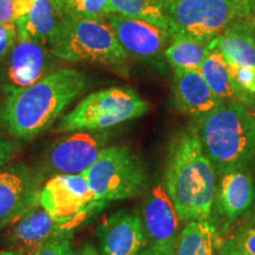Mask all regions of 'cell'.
Instances as JSON below:
<instances>
[{
	"instance_id": "obj_1",
	"label": "cell",
	"mask_w": 255,
	"mask_h": 255,
	"mask_svg": "<svg viewBox=\"0 0 255 255\" xmlns=\"http://www.w3.org/2000/svg\"><path fill=\"white\" fill-rule=\"evenodd\" d=\"M87 88L84 72L56 70L31 87L6 94L2 122L9 135L31 141L46 131Z\"/></svg>"
},
{
	"instance_id": "obj_2",
	"label": "cell",
	"mask_w": 255,
	"mask_h": 255,
	"mask_svg": "<svg viewBox=\"0 0 255 255\" xmlns=\"http://www.w3.org/2000/svg\"><path fill=\"white\" fill-rule=\"evenodd\" d=\"M163 186L182 221H208L216 199V173L190 126L169 146Z\"/></svg>"
},
{
	"instance_id": "obj_3",
	"label": "cell",
	"mask_w": 255,
	"mask_h": 255,
	"mask_svg": "<svg viewBox=\"0 0 255 255\" xmlns=\"http://www.w3.org/2000/svg\"><path fill=\"white\" fill-rule=\"evenodd\" d=\"M216 175L246 170L255 156V114L238 103H222L191 121Z\"/></svg>"
},
{
	"instance_id": "obj_4",
	"label": "cell",
	"mask_w": 255,
	"mask_h": 255,
	"mask_svg": "<svg viewBox=\"0 0 255 255\" xmlns=\"http://www.w3.org/2000/svg\"><path fill=\"white\" fill-rule=\"evenodd\" d=\"M49 49L53 57L71 63L124 66L128 60L127 52L105 18L63 15L58 19Z\"/></svg>"
},
{
	"instance_id": "obj_5",
	"label": "cell",
	"mask_w": 255,
	"mask_h": 255,
	"mask_svg": "<svg viewBox=\"0 0 255 255\" xmlns=\"http://www.w3.org/2000/svg\"><path fill=\"white\" fill-rule=\"evenodd\" d=\"M170 39L214 40L240 19L250 18L254 1L238 0H164Z\"/></svg>"
},
{
	"instance_id": "obj_6",
	"label": "cell",
	"mask_w": 255,
	"mask_h": 255,
	"mask_svg": "<svg viewBox=\"0 0 255 255\" xmlns=\"http://www.w3.org/2000/svg\"><path fill=\"white\" fill-rule=\"evenodd\" d=\"M149 105L135 90L113 87L87 96L57 124L59 132L103 131L141 117Z\"/></svg>"
},
{
	"instance_id": "obj_7",
	"label": "cell",
	"mask_w": 255,
	"mask_h": 255,
	"mask_svg": "<svg viewBox=\"0 0 255 255\" xmlns=\"http://www.w3.org/2000/svg\"><path fill=\"white\" fill-rule=\"evenodd\" d=\"M84 175L96 197L108 203L139 195L148 184L141 161L126 145L105 146Z\"/></svg>"
},
{
	"instance_id": "obj_8",
	"label": "cell",
	"mask_w": 255,
	"mask_h": 255,
	"mask_svg": "<svg viewBox=\"0 0 255 255\" xmlns=\"http://www.w3.org/2000/svg\"><path fill=\"white\" fill-rule=\"evenodd\" d=\"M38 203L71 232L108 205L96 197L84 174L53 175L41 187Z\"/></svg>"
},
{
	"instance_id": "obj_9",
	"label": "cell",
	"mask_w": 255,
	"mask_h": 255,
	"mask_svg": "<svg viewBox=\"0 0 255 255\" xmlns=\"http://www.w3.org/2000/svg\"><path fill=\"white\" fill-rule=\"evenodd\" d=\"M109 141L107 131H75L53 143L44 158V171L53 175L84 174Z\"/></svg>"
},
{
	"instance_id": "obj_10",
	"label": "cell",
	"mask_w": 255,
	"mask_h": 255,
	"mask_svg": "<svg viewBox=\"0 0 255 255\" xmlns=\"http://www.w3.org/2000/svg\"><path fill=\"white\" fill-rule=\"evenodd\" d=\"M50 49L37 41L18 39L0 60V85L4 95L36 84L51 73L52 60Z\"/></svg>"
},
{
	"instance_id": "obj_11",
	"label": "cell",
	"mask_w": 255,
	"mask_h": 255,
	"mask_svg": "<svg viewBox=\"0 0 255 255\" xmlns=\"http://www.w3.org/2000/svg\"><path fill=\"white\" fill-rule=\"evenodd\" d=\"M141 219L148 246L174 254L181 233V218L163 183H156L146 193Z\"/></svg>"
},
{
	"instance_id": "obj_12",
	"label": "cell",
	"mask_w": 255,
	"mask_h": 255,
	"mask_svg": "<svg viewBox=\"0 0 255 255\" xmlns=\"http://www.w3.org/2000/svg\"><path fill=\"white\" fill-rule=\"evenodd\" d=\"M128 56L154 62L164 56V47L170 41L169 31L154 24L124 15L109 13L105 15Z\"/></svg>"
},
{
	"instance_id": "obj_13",
	"label": "cell",
	"mask_w": 255,
	"mask_h": 255,
	"mask_svg": "<svg viewBox=\"0 0 255 255\" xmlns=\"http://www.w3.org/2000/svg\"><path fill=\"white\" fill-rule=\"evenodd\" d=\"M41 178L24 164L0 170V227L14 221L37 202Z\"/></svg>"
},
{
	"instance_id": "obj_14",
	"label": "cell",
	"mask_w": 255,
	"mask_h": 255,
	"mask_svg": "<svg viewBox=\"0 0 255 255\" xmlns=\"http://www.w3.org/2000/svg\"><path fill=\"white\" fill-rule=\"evenodd\" d=\"M101 255H138L148 246L141 215L133 210H119L96 228Z\"/></svg>"
},
{
	"instance_id": "obj_15",
	"label": "cell",
	"mask_w": 255,
	"mask_h": 255,
	"mask_svg": "<svg viewBox=\"0 0 255 255\" xmlns=\"http://www.w3.org/2000/svg\"><path fill=\"white\" fill-rule=\"evenodd\" d=\"M72 232L60 225L41 207L38 201L13 221L7 235L9 248L20 255H33L53 239Z\"/></svg>"
},
{
	"instance_id": "obj_16",
	"label": "cell",
	"mask_w": 255,
	"mask_h": 255,
	"mask_svg": "<svg viewBox=\"0 0 255 255\" xmlns=\"http://www.w3.org/2000/svg\"><path fill=\"white\" fill-rule=\"evenodd\" d=\"M173 95L177 109L193 120L205 116L222 104L199 71L174 69Z\"/></svg>"
},
{
	"instance_id": "obj_17",
	"label": "cell",
	"mask_w": 255,
	"mask_h": 255,
	"mask_svg": "<svg viewBox=\"0 0 255 255\" xmlns=\"http://www.w3.org/2000/svg\"><path fill=\"white\" fill-rule=\"evenodd\" d=\"M255 187L247 170H237L221 176L218 195L219 208L228 223L235 222L253 205Z\"/></svg>"
},
{
	"instance_id": "obj_18",
	"label": "cell",
	"mask_w": 255,
	"mask_h": 255,
	"mask_svg": "<svg viewBox=\"0 0 255 255\" xmlns=\"http://www.w3.org/2000/svg\"><path fill=\"white\" fill-rule=\"evenodd\" d=\"M215 45L227 63L255 68V28L248 18L229 25L215 38Z\"/></svg>"
},
{
	"instance_id": "obj_19",
	"label": "cell",
	"mask_w": 255,
	"mask_h": 255,
	"mask_svg": "<svg viewBox=\"0 0 255 255\" xmlns=\"http://www.w3.org/2000/svg\"><path fill=\"white\" fill-rule=\"evenodd\" d=\"M199 72L222 103H238L245 107L255 103L254 97L245 95L234 84L229 76L227 62L216 46L202 63Z\"/></svg>"
},
{
	"instance_id": "obj_20",
	"label": "cell",
	"mask_w": 255,
	"mask_h": 255,
	"mask_svg": "<svg viewBox=\"0 0 255 255\" xmlns=\"http://www.w3.org/2000/svg\"><path fill=\"white\" fill-rule=\"evenodd\" d=\"M57 23V12L50 0H31L27 13L15 21L17 38L49 46Z\"/></svg>"
},
{
	"instance_id": "obj_21",
	"label": "cell",
	"mask_w": 255,
	"mask_h": 255,
	"mask_svg": "<svg viewBox=\"0 0 255 255\" xmlns=\"http://www.w3.org/2000/svg\"><path fill=\"white\" fill-rule=\"evenodd\" d=\"M214 40H200L190 38L170 39L164 51V58L173 69L199 71L202 63L214 49Z\"/></svg>"
},
{
	"instance_id": "obj_22",
	"label": "cell",
	"mask_w": 255,
	"mask_h": 255,
	"mask_svg": "<svg viewBox=\"0 0 255 255\" xmlns=\"http://www.w3.org/2000/svg\"><path fill=\"white\" fill-rule=\"evenodd\" d=\"M173 255H215V232L208 221L187 222Z\"/></svg>"
},
{
	"instance_id": "obj_23",
	"label": "cell",
	"mask_w": 255,
	"mask_h": 255,
	"mask_svg": "<svg viewBox=\"0 0 255 255\" xmlns=\"http://www.w3.org/2000/svg\"><path fill=\"white\" fill-rule=\"evenodd\" d=\"M109 13L138 19L168 30L164 0H109Z\"/></svg>"
},
{
	"instance_id": "obj_24",
	"label": "cell",
	"mask_w": 255,
	"mask_h": 255,
	"mask_svg": "<svg viewBox=\"0 0 255 255\" xmlns=\"http://www.w3.org/2000/svg\"><path fill=\"white\" fill-rule=\"evenodd\" d=\"M109 0H57L53 4L57 15H76V17L104 19L108 14Z\"/></svg>"
},
{
	"instance_id": "obj_25",
	"label": "cell",
	"mask_w": 255,
	"mask_h": 255,
	"mask_svg": "<svg viewBox=\"0 0 255 255\" xmlns=\"http://www.w3.org/2000/svg\"><path fill=\"white\" fill-rule=\"evenodd\" d=\"M227 241L241 253L255 255V212L245 219Z\"/></svg>"
},
{
	"instance_id": "obj_26",
	"label": "cell",
	"mask_w": 255,
	"mask_h": 255,
	"mask_svg": "<svg viewBox=\"0 0 255 255\" xmlns=\"http://www.w3.org/2000/svg\"><path fill=\"white\" fill-rule=\"evenodd\" d=\"M228 72L234 84L245 95L255 98V68L239 66L235 64L227 63Z\"/></svg>"
},
{
	"instance_id": "obj_27",
	"label": "cell",
	"mask_w": 255,
	"mask_h": 255,
	"mask_svg": "<svg viewBox=\"0 0 255 255\" xmlns=\"http://www.w3.org/2000/svg\"><path fill=\"white\" fill-rule=\"evenodd\" d=\"M31 0H0V24H14L27 13Z\"/></svg>"
},
{
	"instance_id": "obj_28",
	"label": "cell",
	"mask_w": 255,
	"mask_h": 255,
	"mask_svg": "<svg viewBox=\"0 0 255 255\" xmlns=\"http://www.w3.org/2000/svg\"><path fill=\"white\" fill-rule=\"evenodd\" d=\"M73 253L71 237L64 235L46 242L33 255H73Z\"/></svg>"
},
{
	"instance_id": "obj_29",
	"label": "cell",
	"mask_w": 255,
	"mask_h": 255,
	"mask_svg": "<svg viewBox=\"0 0 255 255\" xmlns=\"http://www.w3.org/2000/svg\"><path fill=\"white\" fill-rule=\"evenodd\" d=\"M17 41V28L14 24H0V60L5 58Z\"/></svg>"
},
{
	"instance_id": "obj_30",
	"label": "cell",
	"mask_w": 255,
	"mask_h": 255,
	"mask_svg": "<svg viewBox=\"0 0 255 255\" xmlns=\"http://www.w3.org/2000/svg\"><path fill=\"white\" fill-rule=\"evenodd\" d=\"M18 146L14 142L0 137V168H2L17 152Z\"/></svg>"
},
{
	"instance_id": "obj_31",
	"label": "cell",
	"mask_w": 255,
	"mask_h": 255,
	"mask_svg": "<svg viewBox=\"0 0 255 255\" xmlns=\"http://www.w3.org/2000/svg\"><path fill=\"white\" fill-rule=\"evenodd\" d=\"M73 255H101L97 248H96L91 242H85L83 244L77 251L73 253Z\"/></svg>"
},
{
	"instance_id": "obj_32",
	"label": "cell",
	"mask_w": 255,
	"mask_h": 255,
	"mask_svg": "<svg viewBox=\"0 0 255 255\" xmlns=\"http://www.w3.org/2000/svg\"><path fill=\"white\" fill-rule=\"evenodd\" d=\"M219 255H246V254L241 253V252L235 250V248L233 247L228 241H226L225 244H223L222 246L220 247Z\"/></svg>"
},
{
	"instance_id": "obj_33",
	"label": "cell",
	"mask_w": 255,
	"mask_h": 255,
	"mask_svg": "<svg viewBox=\"0 0 255 255\" xmlns=\"http://www.w3.org/2000/svg\"><path fill=\"white\" fill-rule=\"evenodd\" d=\"M138 255H173V254L168 253V252H164L162 250H158V248L146 246Z\"/></svg>"
},
{
	"instance_id": "obj_34",
	"label": "cell",
	"mask_w": 255,
	"mask_h": 255,
	"mask_svg": "<svg viewBox=\"0 0 255 255\" xmlns=\"http://www.w3.org/2000/svg\"><path fill=\"white\" fill-rule=\"evenodd\" d=\"M0 255H20V254H18L17 252L12 250H4V251H0Z\"/></svg>"
},
{
	"instance_id": "obj_35",
	"label": "cell",
	"mask_w": 255,
	"mask_h": 255,
	"mask_svg": "<svg viewBox=\"0 0 255 255\" xmlns=\"http://www.w3.org/2000/svg\"><path fill=\"white\" fill-rule=\"evenodd\" d=\"M238 1H254L255 2V0H238Z\"/></svg>"
},
{
	"instance_id": "obj_36",
	"label": "cell",
	"mask_w": 255,
	"mask_h": 255,
	"mask_svg": "<svg viewBox=\"0 0 255 255\" xmlns=\"http://www.w3.org/2000/svg\"><path fill=\"white\" fill-rule=\"evenodd\" d=\"M50 1H51V2H52V5H53V4H55V2L57 1V0H50Z\"/></svg>"
},
{
	"instance_id": "obj_37",
	"label": "cell",
	"mask_w": 255,
	"mask_h": 255,
	"mask_svg": "<svg viewBox=\"0 0 255 255\" xmlns=\"http://www.w3.org/2000/svg\"><path fill=\"white\" fill-rule=\"evenodd\" d=\"M253 24H254V28H255V18H254V20H253Z\"/></svg>"
},
{
	"instance_id": "obj_38",
	"label": "cell",
	"mask_w": 255,
	"mask_h": 255,
	"mask_svg": "<svg viewBox=\"0 0 255 255\" xmlns=\"http://www.w3.org/2000/svg\"><path fill=\"white\" fill-rule=\"evenodd\" d=\"M0 170H1V168H0Z\"/></svg>"
}]
</instances>
